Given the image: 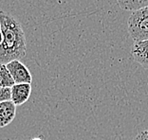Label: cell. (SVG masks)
<instances>
[{"label":"cell","instance_id":"30bf717a","mask_svg":"<svg viewBox=\"0 0 148 140\" xmlns=\"http://www.w3.org/2000/svg\"><path fill=\"white\" fill-rule=\"evenodd\" d=\"M133 140H148V130L139 133Z\"/></svg>","mask_w":148,"mask_h":140},{"label":"cell","instance_id":"8fae6325","mask_svg":"<svg viewBox=\"0 0 148 140\" xmlns=\"http://www.w3.org/2000/svg\"><path fill=\"white\" fill-rule=\"evenodd\" d=\"M1 40H2V34H1V28H0V43H1Z\"/></svg>","mask_w":148,"mask_h":140},{"label":"cell","instance_id":"52a82bcc","mask_svg":"<svg viewBox=\"0 0 148 140\" xmlns=\"http://www.w3.org/2000/svg\"><path fill=\"white\" fill-rule=\"evenodd\" d=\"M118 5L123 11H138L148 7V0H117Z\"/></svg>","mask_w":148,"mask_h":140},{"label":"cell","instance_id":"3957f363","mask_svg":"<svg viewBox=\"0 0 148 140\" xmlns=\"http://www.w3.org/2000/svg\"><path fill=\"white\" fill-rule=\"evenodd\" d=\"M6 66L15 84H19V83L32 84V76L29 68L22 62H20L19 60H14V61H12L9 64H7Z\"/></svg>","mask_w":148,"mask_h":140},{"label":"cell","instance_id":"5b68a950","mask_svg":"<svg viewBox=\"0 0 148 140\" xmlns=\"http://www.w3.org/2000/svg\"><path fill=\"white\" fill-rule=\"evenodd\" d=\"M131 54L134 60L139 63L143 68L148 69V40L134 42L131 48Z\"/></svg>","mask_w":148,"mask_h":140},{"label":"cell","instance_id":"8992f818","mask_svg":"<svg viewBox=\"0 0 148 140\" xmlns=\"http://www.w3.org/2000/svg\"><path fill=\"white\" fill-rule=\"evenodd\" d=\"M16 106L12 101L0 102V128H4L14 119Z\"/></svg>","mask_w":148,"mask_h":140},{"label":"cell","instance_id":"ba28073f","mask_svg":"<svg viewBox=\"0 0 148 140\" xmlns=\"http://www.w3.org/2000/svg\"><path fill=\"white\" fill-rule=\"evenodd\" d=\"M14 84L6 65H0V88H11Z\"/></svg>","mask_w":148,"mask_h":140},{"label":"cell","instance_id":"7a4b0ae2","mask_svg":"<svg viewBox=\"0 0 148 140\" xmlns=\"http://www.w3.org/2000/svg\"><path fill=\"white\" fill-rule=\"evenodd\" d=\"M127 31L134 42L148 40V7L131 13L127 21Z\"/></svg>","mask_w":148,"mask_h":140},{"label":"cell","instance_id":"9c48e42d","mask_svg":"<svg viewBox=\"0 0 148 140\" xmlns=\"http://www.w3.org/2000/svg\"><path fill=\"white\" fill-rule=\"evenodd\" d=\"M11 101V88H0V102Z\"/></svg>","mask_w":148,"mask_h":140},{"label":"cell","instance_id":"6da1fadb","mask_svg":"<svg viewBox=\"0 0 148 140\" xmlns=\"http://www.w3.org/2000/svg\"><path fill=\"white\" fill-rule=\"evenodd\" d=\"M0 65H7L26 55V37L21 24L13 16L0 11Z\"/></svg>","mask_w":148,"mask_h":140},{"label":"cell","instance_id":"7c38bea8","mask_svg":"<svg viewBox=\"0 0 148 140\" xmlns=\"http://www.w3.org/2000/svg\"><path fill=\"white\" fill-rule=\"evenodd\" d=\"M32 140H43L42 138H40V137H35V138H33Z\"/></svg>","mask_w":148,"mask_h":140},{"label":"cell","instance_id":"277c9868","mask_svg":"<svg viewBox=\"0 0 148 140\" xmlns=\"http://www.w3.org/2000/svg\"><path fill=\"white\" fill-rule=\"evenodd\" d=\"M32 94V84L19 83L11 87V101L15 106L22 105L28 101Z\"/></svg>","mask_w":148,"mask_h":140}]
</instances>
